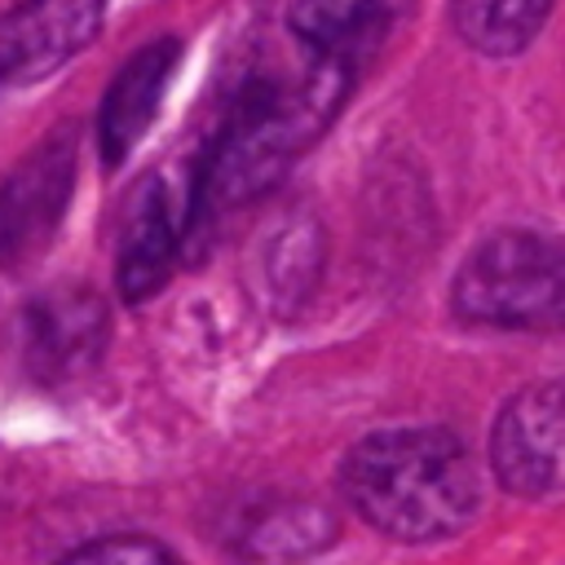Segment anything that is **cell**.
<instances>
[{
    "instance_id": "cell-1",
    "label": "cell",
    "mask_w": 565,
    "mask_h": 565,
    "mask_svg": "<svg viewBox=\"0 0 565 565\" xmlns=\"http://www.w3.org/2000/svg\"><path fill=\"white\" fill-rule=\"evenodd\" d=\"M349 93V57L305 49L296 66H269L238 84L230 115L199 159L185 234L260 199L327 132Z\"/></svg>"
},
{
    "instance_id": "cell-2",
    "label": "cell",
    "mask_w": 565,
    "mask_h": 565,
    "mask_svg": "<svg viewBox=\"0 0 565 565\" xmlns=\"http://www.w3.org/2000/svg\"><path fill=\"white\" fill-rule=\"evenodd\" d=\"M349 508L388 539L433 543L459 534L481 503L468 446L446 428H384L340 463Z\"/></svg>"
},
{
    "instance_id": "cell-3",
    "label": "cell",
    "mask_w": 565,
    "mask_h": 565,
    "mask_svg": "<svg viewBox=\"0 0 565 565\" xmlns=\"http://www.w3.org/2000/svg\"><path fill=\"white\" fill-rule=\"evenodd\" d=\"M450 309L499 331H565V238L525 225L490 230L459 260Z\"/></svg>"
},
{
    "instance_id": "cell-4",
    "label": "cell",
    "mask_w": 565,
    "mask_h": 565,
    "mask_svg": "<svg viewBox=\"0 0 565 565\" xmlns=\"http://www.w3.org/2000/svg\"><path fill=\"white\" fill-rule=\"evenodd\" d=\"M75 172H79L75 124H57L18 159V168L0 185V269L26 274L49 256L75 194Z\"/></svg>"
},
{
    "instance_id": "cell-5",
    "label": "cell",
    "mask_w": 565,
    "mask_h": 565,
    "mask_svg": "<svg viewBox=\"0 0 565 565\" xmlns=\"http://www.w3.org/2000/svg\"><path fill=\"white\" fill-rule=\"evenodd\" d=\"M110 335V309L93 287H49L18 313L13 349L31 380L66 384L97 366Z\"/></svg>"
},
{
    "instance_id": "cell-6",
    "label": "cell",
    "mask_w": 565,
    "mask_h": 565,
    "mask_svg": "<svg viewBox=\"0 0 565 565\" xmlns=\"http://www.w3.org/2000/svg\"><path fill=\"white\" fill-rule=\"evenodd\" d=\"M490 468L503 490L547 499L565 490V375L512 393L490 428Z\"/></svg>"
},
{
    "instance_id": "cell-7",
    "label": "cell",
    "mask_w": 565,
    "mask_h": 565,
    "mask_svg": "<svg viewBox=\"0 0 565 565\" xmlns=\"http://www.w3.org/2000/svg\"><path fill=\"white\" fill-rule=\"evenodd\" d=\"M106 0H31L0 22V84H35L71 62L102 26Z\"/></svg>"
},
{
    "instance_id": "cell-8",
    "label": "cell",
    "mask_w": 565,
    "mask_h": 565,
    "mask_svg": "<svg viewBox=\"0 0 565 565\" xmlns=\"http://www.w3.org/2000/svg\"><path fill=\"white\" fill-rule=\"evenodd\" d=\"M177 66H181V40L177 35H159V40L141 44L119 66V75L110 79L102 110H97V150H102L106 168H119L137 150V141L150 132Z\"/></svg>"
},
{
    "instance_id": "cell-9",
    "label": "cell",
    "mask_w": 565,
    "mask_h": 565,
    "mask_svg": "<svg viewBox=\"0 0 565 565\" xmlns=\"http://www.w3.org/2000/svg\"><path fill=\"white\" fill-rule=\"evenodd\" d=\"M322 269V225L305 207H287L278 221L260 225L247 252L252 291L269 309H296Z\"/></svg>"
},
{
    "instance_id": "cell-10",
    "label": "cell",
    "mask_w": 565,
    "mask_h": 565,
    "mask_svg": "<svg viewBox=\"0 0 565 565\" xmlns=\"http://www.w3.org/2000/svg\"><path fill=\"white\" fill-rule=\"evenodd\" d=\"M335 539V516L313 499H256L230 512L225 543L256 565H287L322 552Z\"/></svg>"
},
{
    "instance_id": "cell-11",
    "label": "cell",
    "mask_w": 565,
    "mask_h": 565,
    "mask_svg": "<svg viewBox=\"0 0 565 565\" xmlns=\"http://www.w3.org/2000/svg\"><path fill=\"white\" fill-rule=\"evenodd\" d=\"M181 243H185V225L168 207V190L159 181H146L132 194L128 221H124V243H119V265H115L119 296L128 305L150 300L168 282L181 256Z\"/></svg>"
},
{
    "instance_id": "cell-12",
    "label": "cell",
    "mask_w": 565,
    "mask_h": 565,
    "mask_svg": "<svg viewBox=\"0 0 565 565\" xmlns=\"http://www.w3.org/2000/svg\"><path fill=\"white\" fill-rule=\"evenodd\" d=\"M556 0H450L455 31L481 57H516L534 44Z\"/></svg>"
},
{
    "instance_id": "cell-13",
    "label": "cell",
    "mask_w": 565,
    "mask_h": 565,
    "mask_svg": "<svg viewBox=\"0 0 565 565\" xmlns=\"http://www.w3.org/2000/svg\"><path fill=\"white\" fill-rule=\"evenodd\" d=\"M384 0H291L287 26L291 35L313 53H340L371 26L375 9Z\"/></svg>"
},
{
    "instance_id": "cell-14",
    "label": "cell",
    "mask_w": 565,
    "mask_h": 565,
    "mask_svg": "<svg viewBox=\"0 0 565 565\" xmlns=\"http://www.w3.org/2000/svg\"><path fill=\"white\" fill-rule=\"evenodd\" d=\"M57 565H181V561L154 539H102V543L75 547Z\"/></svg>"
}]
</instances>
